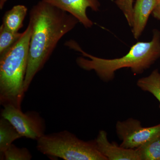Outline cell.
I'll return each instance as SVG.
<instances>
[{"label":"cell","instance_id":"cell-18","mask_svg":"<svg viewBox=\"0 0 160 160\" xmlns=\"http://www.w3.org/2000/svg\"><path fill=\"white\" fill-rule=\"evenodd\" d=\"M8 0H0V9H2Z\"/></svg>","mask_w":160,"mask_h":160},{"label":"cell","instance_id":"cell-17","mask_svg":"<svg viewBox=\"0 0 160 160\" xmlns=\"http://www.w3.org/2000/svg\"><path fill=\"white\" fill-rule=\"evenodd\" d=\"M152 12L154 17L160 20V0H159L157 6Z\"/></svg>","mask_w":160,"mask_h":160},{"label":"cell","instance_id":"cell-14","mask_svg":"<svg viewBox=\"0 0 160 160\" xmlns=\"http://www.w3.org/2000/svg\"><path fill=\"white\" fill-rule=\"evenodd\" d=\"M22 32H13L2 24L0 27V56L5 53L18 42Z\"/></svg>","mask_w":160,"mask_h":160},{"label":"cell","instance_id":"cell-4","mask_svg":"<svg viewBox=\"0 0 160 160\" xmlns=\"http://www.w3.org/2000/svg\"><path fill=\"white\" fill-rule=\"evenodd\" d=\"M37 141L38 150L49 157L65 160H108L98 149L95 140L84 141L67 130L44 134Z\"/></svg>","mask_w":160,"mask_h":160},{"label":"cell","instance_id":"cell-9","mask_svg":"<svg viewBox=\"0 0 160 160\" xmlns=\"http://www.w3.org/2000/svg\"><path fill=\"white\" fill-rule=\"evenodd\" d=\"M159 0H136L133 6L132 33L138 39L142 33L150 14L157 6Z\"/></svg>","mask_w":160,"mask_h":160},{"label":"cell","instance_id":"cell-2","mask_svg":"<svg viewBox=\"0 0 160 160\" xmlns=\"http://www.w3.org/2000/svg\"><path fill=\"white\" fill-rule=\"evenodd\" d=\"M65 45L83 56L77 58L78 66L87 71L93 70L104 82L113 79L115 72L122 68H130L134 74H141L160 57V32L156 29L153 31L151 41L138 42L122 57L112 59L102 58L87 53L74 40L67 41Z\"/></svg>","mask_w":160,"mask_h":160},{"label":"cell","instance_id":"cell-6","mask_svg":"<svg viewBox=\"0 0 160 160\" xmlns=\"http://www.w3.org/2000/svg\"><path fill=\"white\" fill-rule=\"evenodd\" d=\"M116 132L122 143L120 146L126 149H136L160 136V124L143 127L141 122L129 118L117 123Z\"/></svg>","mask_w":160,"mask_h":160},{"label":"cell","instance_id":"cell-12","mask_svg":"<svg viewBox=\"0 0 160 160\" xmlns=\"http://www.w3.org/2000/svg\"><path fill=\"white\" fill-rule=\"evenodd\" d=\"M137 85L143 91L152 93L160 103V73L158 69L153 70L149 76L138 80Z\"/></svg>","mask_w":160,"mask_h":160},{"label":"cell","instance_id":"cell-7","mask_svg":"<svg viewBox=\"0 0 160 160\" xmlns=\"http://www.w3.org/2000/svg\"><path fill=\"white\" fill-rule=\"evenodd\" d=\"M59 9L70 13L76 18L85 28L92 27L93 22L88 18L86 13L87 9L92 11L99 10V0H42Z\"/></svg>","mask_w":160,"mask_h":160},{"label":"cell","instance_id":"cell-1","mask_svg":"<svg viewBox=\"0 0 160 160\" xmlns=\"http://www.w3.org/2000/svg\"><path fill=\"white\" fill-rule=\"evenodd\" d=\"M79 22L72 15L40 1L29 12L31 35L24 89L27 91L63 36Z\"/></svg>","mask_w":160,"mask_h":160},{"label":"cell","instance_id":"cell-10","mask_svg":"<svg viewBox=\"0 0 160 160\" xmlns=\"http://www.w3.org/2000/svg\"><path fill=\"white\" fill-rule=\"evenodd\" d=\"M27 12L28 9L24 5L15 6L5 12L2 24L10 31L19 32V30L23 26V22Z\"/></svg>","mask_w":160,"mask_h":160},{"label":"cell","instance_id":"cell-3","mask_svg":"<svg viewBox=\"0 0 160 160\" xmlns=\"http://www.w3.org/2000/svg\"><path fill=\"white\" fill-rule=\"evenodd\" d=\"M31 35L29 24L18 42L0 56V103L3 106L21 109Z\"/></svg>","mask_w":160,"mask_h":160},{"label":"cell","instance_id":"cell-8","mask_svg":"<svg viewBox=\"0 0 160 160\" xmlns=\"http://www.w3.org/2000/svg\"><path fill=\"white\" fill-rule=\"evenodd\" d=\"M95 140L98 149L108 160H141L137 149H126L110 143L104 130L99 131Z\"/></svg>","mask_w":160,"mask_h":160},{"label":"cell","instance_id":"cell-5","mask_svg":"<svg viewBox=\"0 0 160 160\" xmlns=\"http://www.w3.org/2000/svg\"><path fill=\"white\" fill-rule=\"evenodd\" d=\"M3 107L2 117L9 121L22 137L37 141L45 134V121L38 112H24L12 105Z\"/></svg>","mask_w":160,"mask_h":160},{"label":"cell","instance_id":"cell-15","mask_svg":"<svg viewBox=\"0 0 160 160\" xmlns=\"http://www.w3.org/2000/svg\"><path fill=\"white\" fill-rule=\"evenodd\" d=\"M32 156L30 152L26 148H19L12 144L4 152L3 160H30Z\"/></svg>","mask_w":160,"mask_h":160},{"label":"cell","instance_id":"cell-13","mask_svg":"<svg viewBox=\"0 0 160 160\" xmlns=\"http://www.w3.org/2000/svg\"><path fill=\"white\" fill-rule=\"evenodd\" d=\"M136 149L141 160H160V136Z\"/></svg>","mask_w":160,"mask_h":160},{"label":"cell","instance_id":"cell-11","mask_svg":"<svg viewBox=\"0 0 160 160\" xmlns=\"http://www.w3.org/2000/svg\"><path fill=\"white\" fill-rule=\"evenodd\" d=\"M22 138L9 121L2 117L0 120V159L4 152L15 140Z\"/></svg>","mask_w":160,"mask_h":160},{"label":"cell","instance_id":"cell-16","mask_svg":"<svg viewBox=\"0 0 160 160\" xmlns=\"http://www.w3.org/2000/svg\"><path fill=\"white\" fill-rule=\"evenodd\" d=\"M133 0H116L117 6L124 14L127 22L130 27H132L133 16Z\"/></svg>","mask_w":160,"mask_h":160}]
</instances>
